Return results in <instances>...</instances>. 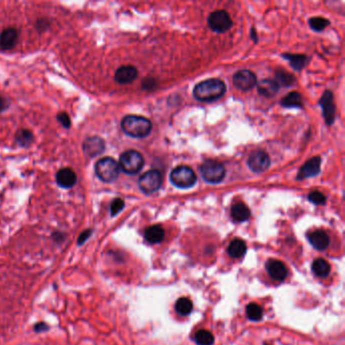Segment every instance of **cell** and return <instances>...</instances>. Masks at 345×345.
<instances>
[{
	"label": "cell",
	"mask_w": 345,
	"mask_h": 345,
	"mask_svg": "<svg viewBox=\"0 0 345 345\" xmlns=\"http://www.w3.org/2000/svg\"><path fill=\"white\" fill-rule=\"evenodd\" d=\"M227 90L226 84L220 79H208L198 83L194 90L196 100L204 102H212L220 100Z\"/></svg>",
	"instance_id": "obj_1"
},
{
	"label": "cell",
	"mask_w": 345,
	"mask_h": 345,
	"mask_svg": "<svg viewBox=\"0 0 345 345\" xmlns=\"http://www.w3.org/2000/svg\"><path fill=\"white\" fill-rule=\"evenodd\" d=\"M246 251H247L246 243L241 239L233 240L228 247V253L233 258H240L244 256Z\"/></svg>",
	"instance_id": "obj_23"
},
{
	"label": "cell",
	"mask_w": 345,
	"mask_h": 345,
	"mask_svg": "<svg viewBox=\"0 0 345 345\" xmlns=\"http://www.w3.org/2000/svg\"><path fill=\"white\" fill-rule=\"evenodd\" d=\"M83 152L92 157H98L106 151V142L100 137H90L83 142Z\"/></svg>",
	"instance_id": "obj_13"
},
{
	"label": "cell",
	"mask_w": 345,
	"mask_h": 345,
	"mask_svg": "<svg viewBox=\"0 0 345 345\" xmlns=\"http://www.w3.org/2000/svg\"><path fill=\"white\" fill-rule=\"evenodd\" d=\"M142 88L144 90H153L156 88V82L154 79H146L142 84Z\"/></svg>",
	"instance_id": "obj_35"
},
{
	"label": "cell",
	"mask_w": 345,
	"mask_h": 345,
	"mask_svg": "<svg viewBox=\"0 0 345 345\" xmlns=\"http://www.w3.org/2000/svg\"><path fill=\"white\" fill-rule=\"evenodd\" d=\"M282 106L286 108H303V98L298 92H290L284 96L280 102Z\"/></svg>",
	"instance_id": "obj_22"
},
{
	"label": "cell",
	"mask_w": 345,
	"mask_h": 345,
	"mask_svg": "<svg viewBox=\"0 0 345 345\" xmlns=\"http://www.w3.org/2000/svg\"><path fill=\"white\" fill-rule=\"evenodd\" d=\"M276 75V83L278 85L286 86V88H288V86L294 85L296 82L294 76L288 73L284 70H278Z\"/></svg>",
	"instance_id": "obj_29"
},
{
	"label": "cell",
	"mask_w": 345,
	"mask_h": 345,
	"mask_svg": "<svg viewBox=\"0 0 345 345\" xmlns=\"http://www.w3.org/2000/svg\"><path fill=\"white\" fill-rule=\"evenodd\" d=\"M192 309H194L192 302L188 298H180L176 304V310L182 316L190 315L192 312Z\"/></svg>",
	"instance_id": "obj_26"
},
{
	"label": "cell",
	"mask_w": 345,
	"mask_h": 345,
	"mask_svg": "<svg viewBox=\"0 0 345 345\" xmlns=\"http://www.w3.org/2000/svg\"><path fill=\"white\" fill-rule=\"evenodd\" d=\"M266 270L272 280H278V282L284 280L288 276V268L284 266V264H282L280 260H270L268 262Z\"/></svg>",
	"instance_id": "obj_15"
},
{
	"label": "cell",
	"mask_w": 345,
	"mask_h": 345,
	"mask_svg": "<svg viewBox=\"0 0 345 345\" xmlns=\"http://www.w3.org/2000/svg\"><path fill=\"white\" fill-rule=\"evenodd\" d=\"M196 174L194 171L188 166H178L172 170L170 180L174 186L182 190L192 188L196 184Z\"/></svg>",
	"instance_id": "obj_6"
},
{
	"label": "cell",
	"mask_w": 345,
	"mask_h": 345,
	"mask_svg": "<svg viewBox=\"0 0 345 345\" xmlns=\"http://www.w3.org/2000/svg\"><path fill=\"white\" fill-rule=\"evenodd\" d=\"M165 237L164 229L161 226H152L148 228L145 232V239L147 242L151 244H157L160 243Z\"/></svg>",
	"instance_id": "obj_21"
},
{
	"label": "cell",
	"mask_w": 345,
	"mask_h": 345,
	"mask_svg": "<svg viewBox=\"0 0 345 345\" xmlns=\"http://www.w3.org/2000/svg\"><path fill=\"white\" fill-rule=\"evenodd\" d=\"M56 180L61 188H71L77 182V176L71 168H63L57 174Z\"/></svg>",
	"instance_id": "obj_18"
},
{
	"label": "cell",
	"mask_w": 345,
	"mask_h": 345,
	"mask_svg": "<svg viewBox=\"0 0 345 345\" xmlns=\"http://www.w3.org/2000/svg\"><path fill=\"white\" fill-rule=\"evenodd\" d=\"M256 85H257V90L258 92H260V94H262V96L266 98H274L280 90V85L276 83V81L270 80V79L262 80Z\"/></svg>",
	"instance_id": "obj_19"
},
{
	"label": "cell",
	"mask_w": 345,
	"mask_h": 345,
	"mask_svg": "<svg viewBox=\"0 0 345 345\" xmlns=\"http://www.w3.org/2000/svg\"><path fill=\"white\" fill-rule=\"evenodd\" d=\"M233 82L236 88L242 92H248L255 88L257 78L253 72L249 70H241L233 76Z\"/></svg>",
	"instance_id": "obj_10"
},
{
	"label": "cell",
	"mask_w": 345,
	"mask_h": 345,
	"mask_svg": "<svg viewBox=\"0 0 345 345\" xmlns=\"http://www.w3.org/2000/svg\"><path fill=\"white\" fill-rule=\"evenodd\" d=\"M246 314H247V317L251 321L257 322V321H260L262 319L264 310L260 305H257L255 303H251L246 308Z\"/></svg>",
	"instance_id": "obj_28"
},
{
	"label": "cell",
	"mask_w": 345,
	"mask_h": 345,
	"mask_svg": "<svg viewBox=\"0 0 345 345\" xmlns=\"http://www.w3.org/2000/svg\"><path fill=\"white\" fill-rule=\"evenodd\" d=\"M16 140L20 147H28L34 142V134L30 130L20 128L16 133Z\"/></svg>",
	"instance_id": "obj_27"
},
{
	"label": "cell",
	"mask_w": 345,
	"mask_h": 345,
	"mask_svg": "<svg viewBox=\"0 0 345 345\" xmlns=\"http://www.w3.org/2000/svg\"><path fill=\"white\" fill-rule=\"evenodd\" d=\"M194 341L198 345H212L214 338L210 331L200 330L196 334Z\"/></svg>",
	"instance_id": "obj_30"
},
{
	"label": "cell",
	"mask_w": 345,
	"mask_h": 345,
	"mask_svg": "<svg viewBox=\"0 0 345 345\" xmlns=\"http://www.w3.org/2000/svg\"><path fill=\"white\" fill-rule=\"evenodd\" d=\"M124 208V202L122 198H116L110 204V214L112 217L120 214Z\"/></svg>",
	"instance_id": "obj_33"
},
{
	"label": "cell",
	"mask_w": 345,
	"mask_h": 345,
	"mask_svg": "<svg viewBox=\"0 0 345 345\" xmlns=\"http://www.w3.org/2000/svg\"><path fill=\"white\" fill-rule=\"evenodd\" d=\"M247 164L251 171L256 172V174H262L270 167L272 161L270 157L266 152L256 151L249 156Z\"/></svg>",
	"instance_id": "obj_9"
},
{
	"label": "cell",
	"mask_w": 345,
	"mask_h": 345,
	"mask_svg": "<svg viewBox=\"0 0 345 345\" xmlns=\"http://www.w3.org/2000/svg\"><path fill=\"white\" fill-rule=\"evenodd\" d=\"M252 32H251V34H252V38H253V40H254V42H257V34L255 32V30L254 28H252V30H251Z\"/></svg>",
	"instance_id": "obj_39"
},
{
	"label": "cell",
	"mask_w": 345,
	"mask_h": 345,
	"mask_svg": "<svg viewBox=\"0 0 345 345\" xmlns=\"http://www.w3.org/2000/svg\"><path fill=\"white\" fill-rule=\"evenodd\" d=\"M200 176L204 182L217 184L224 180L226 176V169L223 164L216 161H206L200 166Z\"/></svg>",
	"instance_id": "obj_5"
},
{
	"label": "cell",
	"mask_w": 345,
	"mask_h": 345,
	"mask_svg": "<svg viewBox=\"0 0 345 345\" xmlns=\"http://www.w3.org/2000/svg\"><path fill=\"white\" fill-rule=\"evenodd\" d=\"M162 186V176L157 170H150L139 180V188L146 194H152L160 190Z\"/></svg>",
	"instance_id": "obj_7"
},
{
	"label": "cell",
	"mask_w": 345,
	"mask_h": 345,
	"mask_svg": "<svg viewBox=\"0 0 345 345\" xmlns=\"http://www.w3.org/2000/svg\"><path fill=\"white\" fill-rule=\"evenodd\" d=\"M320 106L323 110V116L328 126L333 124L336 118V108L334 104L333 94L331 92L326 90L320 100Z\"/></svg>",
	"instance_id": "obj_11"
},
{
	"label": "cell",
	"mask_w": 345,
	"mask_h": 345,
	"mask_svg": "<svg viewBox=\"0 0 345 345\" xmlns=\"http://www.w3.org/2000/svg\"><path fill=\"white\" fill-rule=\"evenodd\" d=\"M8 106H10L8 102L4 98H0V112L6 110L8 108Z\"/></svg>",
	"instance_id": "obj_38"
},
{
	"label": "cell",
	"mask_w": 345,
	"mask_h": 345,
	"mask_svg": "<svg viewBox=\"0 0 345 345\" xmlns=\"http://www.w3.org/2000/svg\"><path fill=\"white\" fill-rule=\"evenodd\" d=\"M96 174L98 178L106 184L116 182L120 174L118 162L112 157H104L96 164Z\"/></svg>",
	"instance_id": "obj_3"
},
{
	"label": "cell",
	"mask_w": 345,
	"mask_h": 345,
	"mask_svg": "<svg viewBox=\"0 0 345 345\" xmlns=\"http://www.w3.org/2000/svg\"><path fill=\"white\" fill-rule=\"evenodd\" d=\"M138 78V70L133 66H122L118 69L114 79L120 84H130Z\"/></svg>",
	"instance_id": "obj_17"
},
{
	"label": "cell",
	"mask_w": 345,
	"mask_h": 345,
	"mask_svg": "<svg viewBox=\"0 0 345 345\" xmlns=\"http://www.w3.org/2000/svg\"><path fill=\"white\" fill-rule=\"evenodd\" d=\"M309 24L313 30L320 32H323L330 24V22L324 18H313L310 20Z\"/></svg>",
	"instance_id": "obj_31"
},
{
	"label": "cell",
	"mask_w": 345,
	"mask_h": 345,
	"mask_svg": "<svg viewBox=\"0 0 345 345\" xmlns=\"http://www.w3.org/2000/svg\"><path fill=\"white\" fill-rule=\"evenodd\" d=\"M208 24L212 30L219 34L228 32L233 26L230 16L224 10L212 12L208 18Z\"/></svg>",
	"instance_id": "obj_8"
},
{
	"label": "cell",
	"mask_w": 345,
	"mask_h": 345,
	"mask_svg": "<svg viewBox=\"0 0 345 345\" xmlns=\"http://www.w3.org/2000/svg\"><path fill=\"white\" fill-rule=\"evenodd\" d=\"M122 128L128 136L142 139L150 135L152 131V122L144 116H126L122 120Z\"/></svg>",
	"instance_id": "obj_2"
},
{
	"label": "cell",
	"mask_w": 345,
	"mask_h": 345,
	"mask_svg": "<svg viewBox=\"0 0 345 345\" xmlns=\"http://www.w3.org/2000/svg\"><path fill=\"white\" fill-rule=\"evenodd\" d=\"M321 163H322V160L318 156L310 159L305 165H303V167L300 168L298 174L296 176V180H303L317 176L321 171Z\"/></svg>",
	"instance_id": "obj_12"
},
{
	"label": "cell",
	"mask_w": 345,
	"mask_h": 345,
	"mask_svg": "<svg viewBox=\"0 0 345 345\" xmlns=\"http://www.w3.org/2000/svg\"><path fill=\"white\" fill-rule=\"evenodd\" d=\"M90 235H92V230H86V231H84V232L80 235V237H79V239H78V245L83 244L86 240H88V239L90 237Z\"/></svg>",
	"instance_id": "obj_36"
},
{
	"label": "cell",
	"mask_w": 345,
	"mask_h": 345,
	"mask_svg": "<svg viewBox=\"0 0 345 345\" xmlns=\"http://www.w3.org/2000/svg\"><path fill=\"white\" fill-rule=\"evenodd\" d=\"M18 30L14 28H6L0 34V47L4 50H12L16 47L18 40Z\"/></svg>",
	"instance_id": "obj_16"
},
{
	"label": "cell",
	"mask_w": 345,
	"mask_h": 345,
	"mask_svg": "<svg viewBox=\"0 0 345 345\" xmlns=\"http://www.w3.org/2000/svg\"><path fill=\"white\" fill-rule=\"evenodd\" d=\"M57 120L65 128H69L71 126V118L67 112H60L57 116Z\"/></svg>",
	"instance_id": "obj_34"
},
{
	"label": "cell",
	"mask_w": 345,
	"mask_h": 345,
	"mask_svg": "<svg viewBox=\"0 0 345 345\" xmlns=\"http://www.w3.org/2000/svg\"><path fill=\"white\" fill-rule=\"evenodd\" d=\"M266 345H268V344H266Z\"/></svg>",
	"instance_id": "obj_40"
},
{
	"label": "cell",
	"mask_w": 345,
	"mask_h": 345,
	"mask_svg": "<svg viewBox=\"0 0 345 345\" xmlns=\"http://www.w3.org/2000/svg\"><path fill=\"white\" fill-rule=\"evenodd\" d=\"M49 330V326L46 324V323H38L34 326V331L38 332V333H40V332H45V331H48Z\"/></svg>",
	"instance_id": "obj_37"
},
{
	"label": "cell",
	"mask_w": 345,
	"mask_h": 345,
	"mask_svg": "<svg viewBox=\"0 0 345 345\" xmlns=\"http://www.w3.org/2000/svg\"><path fill=\"white\" fill-rule=\"evenodd\" d=\"M309 200L314 204H317V206H321V204H326V196L320 192H313L309 194Z\"/></svg>",
	"instance_id": "obj_32"
},
{
	"label": "cell",
	"mask_w": 345,
	"mask_h": 345,
	"mask_svg": "<svg viewBox=\"0 0 345 345\" xmlns=\"http://www.w3.org/2000/svg\"><path fill=\"white\" fill-rule=\"evenodd\" d=\"M308 240L315 249L320 251L326 250L330 245V238L323 230H316L309 233Z\"/></svg>",
	"instance_id": "obj_14"
},
{
	"label": "cell",
	"mask_w": 345,
	"mask_h": 345,
	"mask_svg": "<svg viewBox=\"0 0 345 345\" xmlns=\"http://www.w3.org/2000/svg\"><path fill=\"white\" fill-rule=\"evenodd\" d=\"M282 58L288 61L290 66L296 71H300L302 69H304L307 64V56H304V55L284 54L282 55Z\"/></svg>",
	"instance_id": "obj_25"
},
{
	"label": "cell",
	"mask_w": 345,
	"mask_h": 345,
	"mask_svg": "<svg viewBox=\"0 0 345 345\" xmlns=\"http://www.w3.org/2000/svg\"><path fill=\"white\" fill-rule=\"evenodd\" d=\"M312 270H313V272L318 278H327L330 274L331 266H330V264L326 260H322V258H319V260H316L313 262Z\"/></svg>",
	"instance_id": "obj_24"
},
{
	"label": "cell",
	"mask_w": 345,
	"mask_h": 345,
	"mask_svg": "<svg viewBox=\"0 0 345 345\" xmlns=\"http://www.w3.org/2000/svg\"><path fill=\"white\" fill-rule=\"evenodd\" d=\"M250 210L242 202L234 204L231 208V217L236 223H243L249 220L250 218Z\"/></svg>",
	"instance_id": "obj_20"
},
{
	"label": "cell",
	"mask_w": 345,
	"mask_h": 345,
	"mask_svg": "<svg viewBox=\"0 0 345 345\" xmlns=\"http://www.w3.org/2000/svg\"><path fill=\"white\" fill-rule=\"evenodd\" d=\"M118 165L124 174L135 176L142 170L144 166V158L138 151L128 150L122 154Z\"/></svg>",
	"instance_id": "obj_4"
}]
</instances>
